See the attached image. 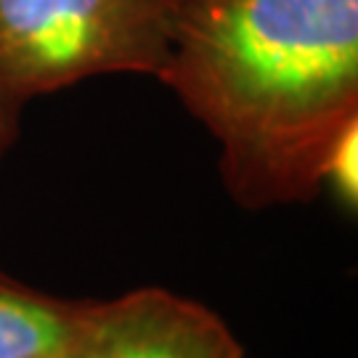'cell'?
<instances>
[{
  "instance_id": "obj_6",
  "label": "cell",
  "mask_w": 358,
  "mask_h": 358,
  "mask_svg": "<svg viewBox=\"0 0 358 358\" xmlns=\"http://www.w3.org/2000/svg\"><path fill=\"white\" fill-rule=\"evenodd\" d=\"M19 115H22V106H16L0 93V162L6 159V154L11 152V146L19 138Z\"/></svg>"
},
{
  "instance_id": "obj_2",
  "label": "cell",
  "mask_w": 358,
  "mask_h": 358,
  "mask_svg": "<svg viewBox=\"0 0 358 358\" xmlns=\"http://www.w3.org/2000/svg\"><path fill=\"white\" fill-rule=\"evenodd\" d=\"M170 59V0H0V93L24 106L99 75Z\"/></svg>"
},
{
  "instance_id": "obj_4",
  "label": "cell",
  "mask_w": 358,
  "mask_h": 358,
  "mask_svg": "<svg viewBox=\"0 0 358 358\" xmlns=\"http://www.w3.org/2000/svg\"><path fill=\"white\" fill-rule=\"evenodd\" d=\"M80 303L0 273V358H64Z\"/></svg>"
},
{
  "instance_id": "obj_3",
  "label": "cell",
  "mask_w": 358,
  "mask_h": 358,
  "mask_svg": "<svg viewBox=\"0 0 358 358\" xmlns=\"http://www.w3.org/2000/svg\"><path fill=\"white\" fill-rule=\"evenodd\" d=\"M64 358H244L215 310L162 287L83 300Z\"/></svg>"
},
{
  "instance_id": "obj_1",
  "label": "cell",
  "mask_w": 358,
  "mask_h": 358,
  "mask_svg": "<svg viewBox=\"0 0 358 358\" xmlns=\"http://www.w3.org/2000/svg\"><path fill=\"white\" fill-rule=\"evenodd\" d=\"M159 80L213 133L236 205L310 202L358 122V0H170Z\"/></svg>"
},
{
  "instance_id": "obj_5",
  "label": "cell",
  "mask_w": 358,
  "mask_h": 358,
  "mask_svg": "<svg viewBox=\"0 0 358 358\" xmlns=\"http://www.w3.org/2000/svg\"><path fill=\"white\" fill-rule=\"evenodd\" d=\"M356 154H358V122L337 138L332 152L327 157L324 176H321V189L332 194L340 202L343 210H356L358 202V170H356Z\"/></svg>"
}]
</instances>
